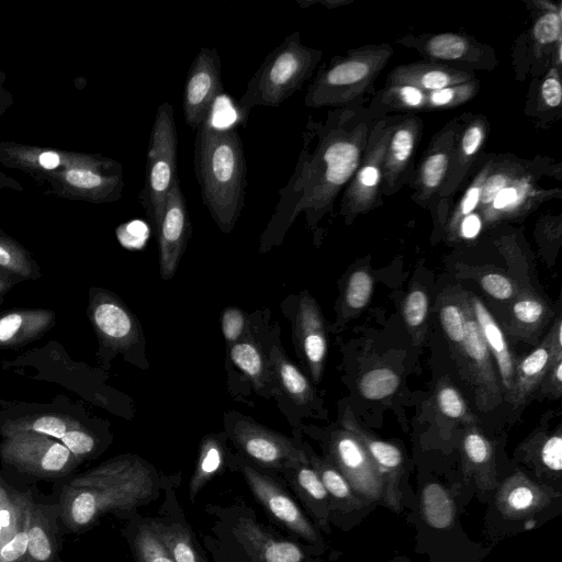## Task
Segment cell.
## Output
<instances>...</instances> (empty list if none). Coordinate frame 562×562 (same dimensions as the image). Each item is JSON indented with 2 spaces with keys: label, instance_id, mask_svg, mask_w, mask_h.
Returning a JSON list of instances; mask_svg holds the SVG:
<instances>
[{
  "label": "cell",
  "instance_id": "obj_44",
  "mask_svg": "<svg viewBox=\"0 0 562 562\" xmlns=\"http://www.w3.org/2000/svg\"><path fill=\"white\" fill-rule=\"evenodd\" d=\"M532 44L540 47L561 44V14L560 9H546L538 16L531 27Z\"/></svg>",
  "mask_w": 562,
  "mask_h": 562
},
{
  "label": "cell",
  "instance_id": "obj_29",
  "mask_svg": "<svg viewBox=\"0 0 562 562\" xmlns=\"http://www.w3.org/2000/svg\"><path fill=\"white\" fill-rule=\"evenodd\" d=\"M342 427L352 432L362 443L372 461L379 469L382 477L389 475L391 480L400 473L403 463L401 450L393 443L380 440L362 429L350 412L342 417ZM384 480V479H383Z\"/></svg>",
  "mask_w": 562,
  "mask_h": 562
},
{
  "label": "cell",
  "instance_id": "obj_53",
  "mask_svg": "<svg viewBox=\"0 0 562 562\" xmlns=\"http://www.w3.org/2000/svg\"><path fill=\"white\" fill-rule=\"evenodd\" d=\"M59 441L78 461L89 457L97 446L94 436L83 425L68 431Z\"/></svg>",
  "mask_w": 562,
  "mask_h": 562
},
{
  "label": "cell",
  "instance_id": "obj_37",
  "mask_svg": "<svg viewBox=\"0 0 562 562\" xmlns=\"http://www.w3.org/2000/svg\"><path fill=\"white\" fill-rule=\"evenodd\" d=\"M494 156L486 157L475 176L471 179L459 203L448 215L446 231L449 239H457V232L460 222L473 213L479 205L483 182L492 169Z\"/></svg>",
  "mask_w": 562,
  "mask_h": 562
},
{
  "label": "cell",
  "instance_id": "obj_33",
  "mask_svg": "<svg viewBox=\"0 0 562 562\" xmlns=\"http://www.w3.org/2000/svg\"><path fill=\"white\" fill-rule=\"evenodd\" d=\"M82 426L77 419L54 413H44L9 420L2 427V434L36 432L60 440L68 431Z\"/></svg>",
  "mask_w": 562,
  "mask_h": 562
},
{
  "label": "cell",
  "instance_id": "obj_4",
  "mask_svg": "<svg viewBox=\"0 0 562 562\" xmlns=\"http://www.w3.org/2000/svg\"><path fill=\"white\" fill-rule=\"evenodd\" d=\"M392 55L390 45L380 44L333 57L318 69L307 87L305 105L339 109L361 104V99L372 92L375 79Z\"/></svg>",
  "mask_w": 562,
  "mask_h": 562
},
{
  "label": "cell",
  "instance_id": "obj_15",
  "mask_svg": "<svg viewBox=\"0 0 562 562\" xmlns=\"http://www.w3.org/2000/svg\"><path fill=\"white\" fill-rule=\"evenodd\" d=\"M552 191L542 190L536 178V167L521 160L509 181L483 207L477 209L482 223L492 225L527 214L543 202Z\"/></svg>",
  "mask_w": 562,
  "mask_h": 562
},
{
  "label": "cell",
  "instance_id": "obj_28",
  "mask_svg": "<svg viewBox=\"0 0 562 562\" xmlns=\"http://www.w3.org/2000/svg\"><path fill=\"white\" fill-rule=\"evenodd\" d=\"M468 302L482 338L496 361L502 385L508 396L513 387L515 363L503 330L479 297L471 296Z\"/></svg>",
  "mask_w": 562,
  "mask_h": 562
},
{
  "label": "cell",
  "instance_id": "obj_8",
  "mask_svg": "<svg viewBox=\"0 0 562 562\" xmlns=\"http://www.w3.org/2000/svg\"><path fill=\"white\" fill-rule=\"evenodd\" d=\"M0 457L4 463L41 477L64 475L79 462L60 441L31 431L4 436Z\"/></svg>",
  "mask_w": 562,
  "mask_h": 562
},
{
  "label": "cell",
  "instance_id": "obj_36",
  "mask_svg": "<svg viewBox=\"0 0 562 562\" xmlns=\"http://www.w3.org/2000/svg\"><path fill=\"white\" fill-rule=\"evenodd\" d=\"M0 269L8 273L15 283L23 280L37 279L41 274L40 267L29 250L8 236L1 228Z\"/></svg>",
  "mask_w": 562,
  "mask_h": 562
},
{
  "label": "cell",
  "instance_id": "obj_60",
  "mask_svg": "<svg viewBox=\"0 0 562 562\" xmlns=\"http://www.w3.org/2000/svg\"><path fill=\"white\" fill-rule=\"evenodd\" d=\"M546 376H548L549 391L559 397L562 390V357L555 359Z\"/></svg>",
  "mask_w": 562,
  "mask_h": 562
},
{
  "label": "cell",
  "instance_id": "obj_13",
  "mask_svg": "<svg viewBox=\"0 0 562 562\" xmlns=\"http://www.w3.org/2000/svg\"><path fill=\"white\" fill-rule=\"evenodd\" d=\"M487 131V121L482 115L464 114L459 117L449 170L436 203L442 222L447 216L448 201L468 181L476 160L482 158L480 153Z\"/></svg>",
  "mask_w": 562,
  "mask_h": 562
},
{
  "label": "cell",
  "instance_id": "obj_21",
  "mask_svg": "<svg viewBox=\"0 0 562 562\" xmlns=\"http://www.w3.org/2000/svg\"><path fill=\"white\" fill-rule=\"evenodd\" d=\"M241 470L252 494L273 519L308 541L316 539L312 525L300 507L274 480L248 465Z\"/></svg>",
  "mask_w": 562,
  "mask_h": 562
},
{
  "label": "cell",
  "instance_id": "obj_38",
  "mask_svg": "<svg viewBox=\"0 0 562 562\" xmlns=\"http://www.w3.org/2000/svg\"><path fill=\"white\" fill-rule=\"evenodd\" d=\"M224 461V448L214 436L205 437L200 446L195 469L189 484L191 499L220 471Z\"/></svg>",
  "mask_w": 562,
  "mask_h": 562
},
{
  "label": "cell",
  "instance_id": "obj_64",
  "mask_svg": "<svg viewBox=\"0 0 562 562\" xmlns=\"http://www.w3.org/2000/svg\"><path fill=\"white\" fill-rule=\"evenodd\" d=\"M0 278H1V279H4V280L13 281V280L10 278V276H9L8 273H5L4 271H2L1 269H0ZM13 282H14V281H13Z\"/></svg>",
  "mask_w": 562,
  "mask_h": 562
},
{
  "label": "cell",
  "instance_id": "obj_62",
  "mask_svg": "<svg viewBox=\"0 0 562 562\" xmlns=\"http://www.w3.org/2000/svg\"><path fill=\"white\" fill-rule=\"evenodd\" d=\"M0 189H10L19 192L24 191V187L19 181L2 171H0Z\"/></svg>",
  "mask_w": 562,
  "mask_h": 562
},
{
  "label": "cell",
  "instance_id": "obj_54",
  "mask_svg": "<svg viewBox=\"0 0 562 562\" xmlns=\"http://www.w3.org/2000/svg\"><path fill=\"white\" fill-rule=\"evenodd\" d=\"M221 327L225 340L233 345L247 335L246 314L237 307H227L221 316Z\"/></svg>",
  "mask_w": 562,
  "mask_h": 562
},
{
  "label": "cell",
  "instance_id": "obj_20",
  "mask_svg": "<svg viewBox=\"0 0 562 562\" xmlns=\"http://www.w3.org/2000/svg\"><path fill=\"white\" fill-rule=\"evenodd\" d=\"M331 452L342 475L351 486L370 499L383 491V477L357 437L342 427L333 434Z\"/></svg>",
  "mask_w": 562,
  "mask_h": 562
},
{
  "label": "cell",
  "instance_id": "obj_45",
  "mask_svg": "<svg viewBox=\"0 0 562 562\" xmlns=\"http://www.w3.org/2000/svg\"><path fill=\"white\" fill-rule=\"evenodd\" d=\"M373 280L366 270L353 271L346 284L345 304L351 311L362 310L370 301Z\"/></svg>",
  "mask_w": 562,
  "mask_h": 562
},
{
  "label": "cell",
  "instance_id": "obj_6",
  "mask_svg": "<svg viewBox=\"0 0 562 562\" xmlns=\"http://www.w3.org/2000/svg\"><path fill=\"white\" fill-rule=\"evenodd\" d=\"M178 137L172 105L162 102L155 114L146 155L145 181L139 201L154 227L164 214L167 195L179 178L177 173Z\"/></svg>",
  "mask_w": 562,
  "mask_h": 562
},
{
  "label": "cell",
  "instance_id": "obj_25",
  "mask_svg": "<svg viewBox=\"0 0 562 562\" xmlns=\"http://www.w3.org/2000/svg\"><path fill=\"white\" fill-rule=\"evenodd\" d=\"M55 312L46 308H15L0 314V349L20 348L50 330Z\"/></svg>",
  "mask_w": 562,
  "mask_h": 562
},
{
  "label": "cell",
  "instance_id": "obj_58",
  "mask_svg": "<svg viewBox=\"0 0 562 562\" xmlns=\"http://www.w3.org/2000/svg\"><path fill=\"white\" fill-rule=\"evenodd\" d=\"M540 458L550 470L560 472L562 469V437L560 434L548 437L541 446Z\"/></svg>",
  "mask_w": 562,
  "mask_h": 562
},
{
  "label": "cell",
  "instance_id": "obj_46",
  "mask_svg": "<svg viewBox=\"0 0 562 562\" xmlns=\"http://www.w3.org/2000/svg\"><path fill=\"white\" fill-rule=\"evenodd\" d=\"M436 402L442 415L463 422H473V416L460 392L449 384L442 385L436 395Z\"/></svg>",
  "mask_w": 562,
  "mask_h": 562
},
{
  "label": "cell",
  "instance_id": "obj_61",
  "mask_svg": "<svg viewBox=\"0 0 562 562\" xmlns=\"http://www.w3.org/2000/svg\"><path fill=\"white\" fill-rule=\"evenodd\" d=\"M5 82L7 76L3 71H0V122L14 104V98L11 91L5 87Z\"/></svg>",
  "mask_w": 562,
  "mask_h": 562
},
{
  "label": "cell",
  "instance_id": "obj_34",
  "mask_svg": "<svg viewBox=\"0 0 562 562\" xmlns=\"http://www.w3.org/2000/svg\"><path fill=\"white\" fill-rule=\"evenodd\" d=\"M426 93L413 86L386 85L373 97L370 109L379 117L390 111L425 110Z\"/></svg>",
  "mask_w": 562,
  "mask_h": 562
},
{
  "label": "cell",
  "instance_id": "obj_47",
  "mask_svg": "<svg viewBox=\"0 0 562 562\" xmlns=\"http://www.w3.org/2000/svg\"><path fill=\"white\" fill-rule=\"evenodd\" d=\"M546 313L544 302L533 294L521 295L513 305L515 319L525 327L538 326Z\"/></svg>",
  "mask_w": 562,
  "mask_h": 562
},
{
  "label": "cell",
  "instance_id": "obj_59",
  "mask_svg": "<svg viewBox=\"0 0 562 562\" xmlns=\"http://www.w3.org/2000/svg\"><path fill=\"white\" fill-rule=\"evenodd\" d=\"M483 226L482 220L476 212L465 216L459 224L457 238L473 239L481 232Z\"/></svg>",
  "mask_w": 562,
  "mask_h": 562
},
{
  "label": "cell",
  "instance_id": "obj_50",
  "mask_svg": "<svg viewBox=\"0 0 562 562\" xmlns=\"http://www.w3.org/2000/svg\"><path fill=\"white\" fill-rule=\"evenodd\" d=\"M295 470V485L308 498L322 502L327 497V491L317 472L306 463L299 464Z\"/></svg>",
  "mask_w": 562,
  "mask_h": 562
},
{
  "label": "cell",
  "instance_id": "obj_55",
  "mask_svg": "<svg viewBox=\"0 0 562 562\" xmlns=\"http://www.w3.org/2000/svg\"><path fill=\"white\" fill-rule=\"evenodd\" d=\"M463 449L467 458L473 464H484L492 457V447L488 440L475 429L468 431L463 438Z\"/></svg>",
  "mask_w": 562,
  "mask_h": 562
},
{
  "label": "cell",
  "instance_id": "obj_35",
  "mask_svg": "<svg viewBox=\"0 0 562 562\" xmlns=\"http://www.w3.org/2000/svg\"><path fill=\"white\" fill-rule=\"evenodd\" d=\"M54 554L53 529L44 507L34 503L31 510L27 547L22 562H53Z\"/></svg>",
  "mask_w": 562,
  "mask_h": 562
},
{
  "label": "cell",
  "instance_id": "obj_51",
  "mask_svg": "<svg viewBox=\"0 0 562 562\" xmlns=\"http://www.w3.org/2000/svg\"><path fill=\"white\" fill-rule=\"evenodd\" d=\"M314 467L327 493L340 499L350 496V484L339 471L317 459L314 460Z\"/></svg>",
  "mask_w": 562,
  "mask_h": 562
},
{
  "label": "cell",
  "instance_id": "obj_41",
  "mask_svg": "<svg viewBox=\"0 0 562 562\" xmlns=\"http://www.w3.org/2000/svg\"><path fill=\"white\" fill-rule=\"evenodd\" d=\"M400 378L390 368H375L366 372L358 384L362 397L367 400H382L397 390Z\"/></svg>",
  "mask_w": 562,
  "mask_h": 562
},
{
  "label": "cell",
  "instance_id": "obj_56",
  "mask_svg": "<svg viewBox=\"0 0 562 562\" xmlns=\"http://www.w3.org/2000/svg\"><path fill=\"white\" fill-rule=\"evenodd\" d=\"M482 289L496 300L505 301L515 295V286L510 279L501 273H485L480 280Z\"/></svg>",
  "mask_w": 562,
  "mask_h": 562
},
{
  "label": "cell",
  "instance_id": "obj_63",
  "mask_svg": "<svg viewBox=\"0 0 562 562\" xmlns=\"http://www.w3.org/2000/svg\"><path fill=\"white\" fill-rule=\"evenodd\" d=\"M14 284H15V282H13V281L4 280V279L0 278V303L3 300V296H4L5 292L9 289H11Z\"/></svg>",
  "mask_w": 562,
  "mask_h": 562
},
{
  "label": "cell",
  "instance_id": "obj_32",
  "mask_svg": "<svg viewBox=\"0 0 562 562\" xmlns=\"http://www.w3.org/2000/svg\"><path fill=\"white\" fill-rule=\"evenodd\" d=\"M33 504L29 493L15 491L0 476V548L13 538Z\"/></svg>",
  "mask_w": 562,
  "mask_h": 562
},
{
  "label": "cell",
  "instance_id": "obj_19",
  "mask_svg": "<svg viewBox=\"0 0 562 562\" xmlns=\"http://www.w3.org/2000/svg\"><path fill=\"white\" fill-rule=\"evenodd\" d=\"M191 229L187 202L178 178L167 195L164 214L155 231L162 279L168 280L175 276L190 238Z\"/></svg>",
  "mask_w": 562,
  "mask_h": 562
},
{
  "label": "cell",
  "instance_id": "obj_14",
  "mask_svg": "<svg viewBox=\"0 0 562 562\" xmlns=\"http://www.w3.org/2000/svg\"><path fill=\"white\" fill-rule=\"evenodd\" d=\"M232 438L248 458L266 468L294 469L307 462L290 439L249 419L234 422Z\"/></svg>",
  "mask_w": 562,
  "mask_h": 562
},
{
  "label": "cell",
  "instance_id": "obj_42",
  "mask_svg": "<svg viewBox=\"0 0 562 562\" xmlns=\"http://www.w3.org/2000/svg\"><path fill=\"white\" fill-rule=\"evenodd\" d=\"M479 88V81L474 79L464 83L425 92V110L459 106L474 98Z\"/></svg>",
  "mask_w": 562,
  "mask_h": 562
},
{
  "label": "cell",
  "instance_id": "obj_1",
  "mask_svg": "<svg viewBox=\"0 0 562 562\" xmlns=\"http://www.w3.org/2000/svg\"><path fill=\"white\" fill-rule=\"evenodd\" d=\"M378 119L361 104L334 109L325 121L315 122L308 116L306 125L317 138L316 144L312 148L303 136L294 171L278 191L274 212L261 234V252L280 245L300 214L304 213L310 228L316 229L323 217L333 212L338 194L360 164Z\"/></svg>",
  "mask_w": 562,
  "mask_h": 562
},
{
  "label": "cell",
  "instance_id": "obj_49",
  "mask_svg": "<svg viewBox=\"0 0 562 562\" xmlns=\"http://www.w3.org/2000/svg\"><path fill=\"white\" fill-rule=\"evenodd\" d=\"M560 68H551L538 89V110L544 112L559 109L562 101Z\"/></svg>",
  "mask_w": 562,
  "mask_h": 562
},
{
  "label": "cell",
  "instance_id": "obj_3",
  "mask_svg": "<svg viewBox=\"0 0 562 562\" xmlns=\"http://www.w3.org/2000/svg\"><path fill=\"white\" fill-rule=\"evenodd\" d=\"M195 131L193 164L203 204L221 232L228 234L245 204L243 139L235 127L213 123V114Z\"/></svg>",
  "mask_w": 562,
  "mask_h": 562
},
{
  "label": "cell",
  "instance_id": "obj_24",
  "mask_svg": "<svg viewBox=\"0 0 562 562\" xmlns=\"http://www.w3.org/2000/svg\"><path fill=\"white\" fill-rule=\"evenodd\" d=\"M234 533L255 562H306L296 543L276 538L251 518H239Z\"/></svg>",
  "mask_w": 562,
  "mask_h": 562
},
{
  "label": "cell",
  "instance_id": "obj_39",
  "mask_svg": "<svg viewBox=\"0 0 562 562\" xmlns=\"http://www.w3.org/2000/svg\"><path fill=\"white\" fill-rule=\"evenodd\" d=\"M422 510L425 520L436 529L448 528L454 518L452 501L438 483L426 485L422 493Z\"/></svg>",
  "mask_w": 562,
  "mask_h": 562
},
{
  "label": "cell",
  "instance_id": "obj_48",
  "mask_svg": "<svg viewBox=\"0 0 562 562\" xmlns=\"http://www.w3.org/2000/svg\"><path fill=\"white\" fill-rule=\"evenodd\" d=\"M439 317L446 336L462 348L465 338V317L462 307L446 304L441 307Z\"/></svg>",
  "mask_w": 562,
  "mask_h": 562
},
{
  "label": "cell",
  "instance_id": "obj_22",
  "mask_svg": "<svg viewBox=\"0 0 562 562\" xmlns=\"http://www.w3.org/2000/svg\"><path fill=\"white\" fill-rule=\"evenodd\" d=\"M294 331L312 379L318 383L327 356V337L321 310L306 291L302 292L297 300Z\"/></svg>",
  "mask_w": 562,
  "mask_h": 562
},
{
  "label": "cell",
  "instance_id": "obj_12",
  "mask_svg": "<svg viewBox=\"0 0 562 562\" xmlns=\"http://www.w3.org/2000/svg\"><path fill=\"white\" fill-rule=\"evenodd\" d=\"M400 42L418 50L427 61L446 66L448 63L457 64L458 69L469 72L474 69H491L497 63L492 47L463 34L439 33L406 36Z\"/></svg>",
  "mask_w": 562,
  "mask_h": 562
},
{
  "label": "cell",
  "instance_id": "obj_26",
  "mask_svg": "<svg viewBox=\"0 0 562 562\" xmlns=\"http://www.w3.org/2000/svg\"><path fill=\"white\" fill-rule=\"evenodd\" d=\"M474 79L473 72L426 60L397 66L389 74L386 85H407L430 92Z\"/></svg>",
  "mask_w": 562,
  "mask_h": 562
},
{
  "label": "cell",
  "instance_id": "obj_30",
  "mask_svg": "<svg viewBox=\"0 0 562 562\" xmlns=\"http://www.w3.org/2000/svg\"><path fill=\"white\" fill-rule=\"evenodd\" d=\"M228 356L232 362L251 381L256 390L266 386L272 376L268 358L260 346L248 334L229 345Z\"/></svg>",
  "mask_w": 562,
  "mask_h": 562
},
{
  "label": "cell",
  "instance_id": "obj_16",
  "mask_svg": "<svg viewBox=\"0 0 562 562\" xmlns=\"http://www.w3.org/2000/svg\"><path fill=\"white\" fill-rule=\"evenodd\" d=\"M88 316L100 342L108 348L123 351L136 344L139 338L136 317L109 291H90Z\"/></svg>",
  "mask_w": 562,
  "mask_h": 562
},
{
  "label": "cell",
  "instance_id": "obj_57",
  "mask_svg": "<svg viewBox=\"0 0 562 562\" xmlns=\"http://www.w3.org/2000/svg\"><path fill=\"white\" fill-rule=\"evenodd\" d=\"M506 506L516 513H524L532 508L537 502V495L532 486L520 483L515 485L505 496Z\"/></svg>",
  "mask_w": 562,
  "mask_h": 562
},
{
  "label": "cell",
  "instance_id": "obj_17",
  "mask_svg": "<svg viewBox=\"0 0 562 562\" xmlns=\"http://www.w3.org/2000/svg\"><path fill=\"white\" fill-rule=\"evenodd\" d=\"M458 126L459 117L434 135L414 171L409 183L414 189L413 200L422 206H436L449 170Z\"/></svg>",
  "mask_w": 562,
  "mask_h": 562
},
{
  "label": "cell",
  "instance_id": "obj_18",
  "mask_svg": "<svg viewBox=\"0 0 562 562\" xmlns=\"http://www.w3.org/2000/svg\"><path fill=\"white\" fill-rule=\"evenodd\" d=\"M416 115L397 116L392 128L382 167V194L392 195L409 184L415 171L414 157L423 134Z\"/></svg>",
  "mask_w": 562,
  "mask_h": 562
},
{
  "label": "cell",
  "instance_id": "obj_23",
  "mask_svg": "<svg viewBox=\"0 0 562 562\" xmlns=\"http://www.w3.org/2000/svg\"><path fill=\"white\" fill-rule=\"evenodd\" d=\"M462 310L465 317V338L462 349L474 375L477 404L483 411L499 402L502 391L494 373L492 356L482 338L468 301L464 302Z\"/></svg>",
  "mask_w": 562,
  "mask_h": 562
},
{
  "label": "cell",
  "instance_id": "obj_5",
  "mask_svg": "<svg viewBox=\"0 0 562 562\" xmlns=\"http://www.w3.org/2000/svg\"><path fill=\"white\" fill-rule=\"evenodd\" d=\"M323 53L304 45L300 32H293L270 52L249 79L238 101L247 114L256 106H279L314 74Z\"/></svg>",
  "mask_w": 562,
  "mask_h": 562
},
{
  "label": "cell",
  "instance_id": "obj_31",
  "mask_svg": "<svg viewBox=\"0 0 562 562\" xmlns=\"http://www.w3.org/2000/svg\"><path fill=\"white\" fill-rule=\"evenodd\" d=\"M268 360L272 375L292 402L297 405L311 402L313 387L310 381L280 348L273 347Z\"/></svg>",
  "mask_w": 562,
  "mask_h": 562
},
{
  "label": "cell",
  "instance_id": "obj_9",
  "mask_svg": "<svg viewBox=\"0 0 562 562\" xmlns=\"http://www.w3.org/2000/svg\"><path fill=\"white\" fill-rule=\"evenodd\" d=\"M0 164L5 168L21 170L34 180L70 168L109 169L120 165L113 158L100 154L41 147L14 140H0Z\"/></svg>",
  "mask_w": 562,
  "mask_h": 562
},
{
  "label": "cell",
  "instance_id": "obj_11",
  "mask_svg": "<svg viewBox=\"0 0 562 562\" xmlns=\"http://www.w3.org/2000/svg\"><path fill=\"white\" fill-rule=\"evenodd\" d=\"M223 91L218 53L216 48L201 47L188 69L182 91L187 125L196 130L212 114Z\"/></svg>",
  "mask_w": 562,
  "mask_h": 562
},
{
  "label": "cell",
  "instance_id": "obj_40",
  "mask_svg": "<svg viewBox=\"0 0 562 562\" xmlns=\"http://www.w3.org/2000/svg\"><path fill=\"white\" fill-rule=\"evenodd\" d=\"M151 527L175 562H203L187 528L160 522H153Z\"/></svg>",
  "mask_w": 562,
  "mask_h": 562
},
{
  "label": "cell",
  "instance_id": "obj_10",
  "mask_svg": "<svg viewBox=\"0 0 562 562\" xmlns=\"http://www.w3.org/2000/svg\"><path fill=\"white\" fill-rule=\"evenodd\" d=\"M36 181L46 184L59 198L94 204L119 201L124 188L121 164L109 169L70 168Z\"/></svg>",
  "mask_w": 562,
  "mask_h": 562
},
{
  "label": "cell",
  "instance_id": "obj_27",
  "mask_svg": "<svg viewBox=\"0 0 562 562\" xmlns=\"http://www.w3.org/2000/svg\"><path fill=\"white\" fill-rule=\"evenodd\" d=\"M562 357L548 334L544 340L515 367L514 382L508 400L515 407L524 404L546 378L555 359Z\"/></svg>",
  "mask_w": 562,
  "mask_h": 562
},
{
  "label": "cell",
  "instance_id": "obj_2",
  "mask_svg": "<svg viewBox=\"0 0 562 562\" xmlns=\"http://www.w3.org/2000/svg\"><path fill=\"white\" fill-rule=\"evenodd\" d=\"M155 488L148 464L135 456H121L68 481L60 493V515L68 528L79 530L106 513L144 504Z\"/></svg>",
  "mask_w": 562,
  "mask_h": 562
},
{
  "label": "cell",
  "instance_id": "obj_52",
  "mask_svg": "<svg viewBox=\"0 0 562 562\" xmlns=\"http://www.w3.org/2000/svg\"><path fill=\"white\" fill-rule=\"evenodd\" d=\"M429 301L427 294L415 289L411 291L404 300L403 316L411 328L422 326L428 314Z\"/></svg>",
  "mask_w": 562,
  "mask_h": 562
},
{
  "label": "cell",
  "instance_id": "obj_43",
  "mask_svg": "<svg viewBox=\"0 0 562 562\" xmlns=\"http://www.w3.org/2000/svg\"><path fill=\"white\" fill-rule=\"evenodd\" d=\"M134 549L139 562H175L151 525L137 528Z\"/></svg>",
  "mask_w": 562,
  "mask_h": 562
},
{
  "label": "cell",
  "instance_id": "obj_7",
  "mask_svg": "<svg viewBox=\"0 0 562 562\" xmlns=\"http://www.w3.org/2000/svg\"><path fill=\"white\" fill-rule=\"evenodd\" d=\"M397 116L379 117L371 130L360 164L344 189L340 214L353 221L382 204V167L386 145Z\"/></svg>",
  "mask_w": 562,
  "mask_h": 562
}]
</instances>
